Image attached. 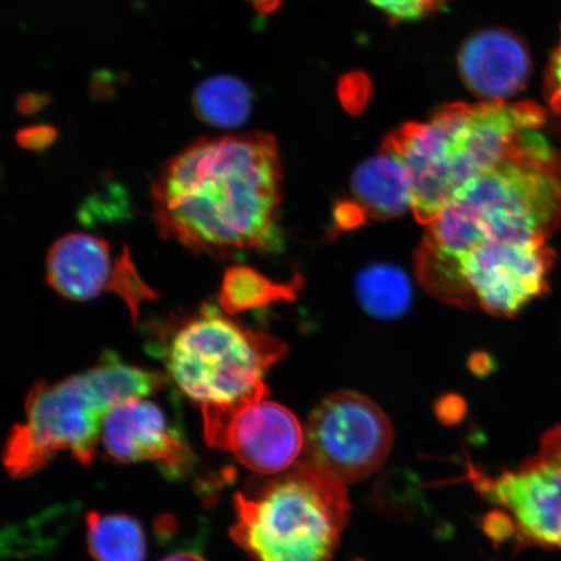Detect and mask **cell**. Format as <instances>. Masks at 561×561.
Returning a JSON list of instances; mask_svg holds the SVG:
<instances>
[{
	"label": "cell",
	"mask_w": 561,
	"mask_h": 561,
	"mask_svg": "<svg viewBox=\"0 0 561 561\" xmlns=\"http://www.w3.org/2000/svg\"><path fill=\"white\" fill-rule=\"evenodd\" d=\"M283 172L265 133L202 138L168 161L152 185L153 219L167 240L229 257L280 249Z\"/></svg>",
	"instance_id": "1"
},
{
	"label": "cell",
	"mask_w": 561,
	"mask_h": 561,
	"mask_svg": "<svg viewBox=\"0 0 561 561\" xmlns=\"http://www.w3.org/2000/svg\"><path fill=\"white\" fill-rule=\"evenodd\" d=\"M529 129L427 226L417 256L455 259L485 242L546 241L561 228V153Z\"/></svg>",
	"instance_id": "2"
},
{
	"label": "cell",
	"mask_w": 561,
	"mask_h": 561,
	"mask_svg": "<svg viewBox=\"0 0 561 561\" xmlns=\"http://www.w3.org/2000/svg\"><path fill=\"white\" fill-rule=\"evenodd\" d=\"M546 121L545 108L533 102L451 103L425 123L399 126L386 137L382 150L401 161L411 181L412 213L430 226L468 181Z\"/></svg>",
	"instance_id": "3"
},
{
	"label": "cell",
	"mask_w": 561,
	"mask_h": 561,
	"mask_svg": "<svg viewBox=\"0 0 561 561\" xmlns=\"http://www.w3.org/2000/svg\"><path fill=\"white\" fill-rule=\"evenodd\" d=\"M168 377L129 366L115 354L67 380L34 386L26 398L25 423L13 427L4 448L12 477L39 471L60 451L83 466L93 461L105 417L118 404L146 398L164 388Z\"/></svg>",
	"instance_id": "4"
},
{
	"label": "cell",
	"mask_w": 561,
	"mask_h": 561,
	"mask_svg": "<svg viewBox=\"0 0 561 561\" xmlns=\"http://www.w3.org/2000/svg\"><path fill=\"white\" fill-rule=\"evenodd\" d=\"M234 496L230 537L257 561H328L350 515L346 483L310 460Z\"/></svg>",
	"instance_id": "5"
},
{
	"label": "cell",
	"mask_w": 561,
	"mask_h": 561,
	"mask_svg": "<svg viewBox=\"0 0 561 561\" xmlns=\"http://www.w3.org/2000/svg\"><path fill=\"white\" fill-rule=\"evenodd\" d=\"M156 346L167 377L201 409L268 397L264 375L287 351L277 336L251 331L210 305L173 321Z\"/></svg>",
	"instance_id": "6"
},
{
	"label": "cell",
	"mask_w": 561,
	"mask_h": 561,
	"mask_svg": "<svg viewBox=\"0 0 561 561\" xmlns=\"http://www.w3.org/2000/svg\"><path fill=\"white\" fill-rule=\"evenodd\" d=\"M556 254L546 241L485 242L455 259L416 256L420 283L459 307L512 318L550 290Z\"/></svg>",
	"instance_id": "7"
},
{
	"label": "cell",
	"mask_w": 561,
	"mask_h": 561,
	"mask_svg": "<svg viewBox=\"0 0 561 561\" xmlns=\"http://www.w3.org/2000/svg\"><path fill=\"white\" fill-rule=\"evenodd\" d=\"M392 444L394 430L386 413L350 390L334 392L316 407L305 431L307 460L345 483L374 474Z\"/></svg>",
	"instance_id": "8"
},
{
	"label": "cell",
	"mask_w": 561,
	"mask_h": 561,
	"mask_svg": "<svg viewBox=\"0 0 561 561\" xmlns=\"http://www.w3.org/2000/svg\"><path fill=\"white\" fill-rule=\"evenodd\" d=\"M469 479L510 517L518 549L561 552V425L545 433L538 453L515 471L489 477L471 468Z\"/></svg>",
	"instance_id": "9"
},
{
	"label": "cell",
	"mask_w": 561,
	"mask_h": 561,
	"mask_svg": "<svg viewBox=\"0 0 561 561\" xmlns=\"http://www.w3.org/2000/svg\"><path fill=\"white\" fill-rule=\"evenodd\" d=\"M205 438L259 474H276L296 465L305 448V431L294 413L257 399L230 407L202 409Z\"/></svg>",
	"instance_id": "10"
},
{
	"label": "cell",
	"mask_w": 561,
	"mask_h": 561,
	"mask_svg": "<svg viewBox=\"0 0 561 561\" xmlns=\"http://www.w3.org/2000/svg\"><path fill=\"white\" fill-rule=\"evenodd\" d=\"M101 439L110 458L156 462L168 479H182L193 468L192 448L168 423L163 410L145 398L115 407L104 420Z\"/></svg>",
	"instance_id": "11"
},
{
	"label": "cell",
	"mask_w": 561,
	"mask_h": 561,
	"mask_svg": "<svg viewBox=\"0 0 561 561\" xmlns=\"http://www.w3.org/2000/svg\"><path fill=\"white\" fill-rule=\"evenodd\" d=\"M528 45L506 30L477 32L461 45L458 68L462 82L483 101H508L531 75Z\"/></svg>",
	"instance_id": "12"
},
{
	"label": "cell",
	"mask_w": 561,
	"mask_h": 561,
	"mask_svg": "<svg viewBox=\"0 0 561 561\" xmlns=\"http://www.w3.org/2000/svg\"><path fill=\"white\" fill-rule=\"evenodd\" d=\"M412 210V187L401 161L381 150L356 168L350 199L335 209V226L350 229L368 220H390Z\"/></svg>",
	"instance_id": "13"
},
{
	"label": "cell",
	"mask_w": 561,
	"mask_h": 561,
	"mask_svg": "<svg viewBox=\"0 0 561 561\" xmlns=\"http://www.w3.org/2000/svg\"><path fill=\"white\" fill-rule=\"evenodd\" d=\"M118 261L110 244L95 236L72 233L53 244L46 259V278L61 297L87 301L114 290Z\"/></svg>",
	"instance_id": "14"
},
{
	"label": "cell",
	"mask_w": 561,
	"mask_h": 561,
	"mask_svg": "<svg viewBox=\"0 0 561 561\" xmlns=\"http://www.w3.org/2000/svg\"><path fill=\"white\" fill-rule=\"evenodd\" d=\"M87 525L89 551L95 561L145 560L146 536L135 517L90 512Z\"/></svg>",
	"instance_id": "15"
},
{
	"label": "cell",
	"mask_w": 561,
	"mask_h": 561,
	"mask_svg": "<svg viewBox=\"0 0 561 561\" xmlns=\"http://www.w3.org/2000/svg\"><path fill=\"white\" fill-rule=\"evenodd\" d=\"M252 94L248 85L231 76H215L202 82L193 95L196 116L216 128L234 129L248 122Z\"/></svg>",
	"instance_id": "16"
},
{
	"label": "cell",
	"mask_w": 561,
	"mask_h": 561,
	"mask_svg": "<svg viewBox=\"0 0 561 561\" xmlns=\"http://www.w3.org/2000/svg\"><path fill=\"white\" fill-rule=\"evenodd\" d=\"M355 287L364 310L378 319L399 318L412 304L410 279L394 265L369 266L357 275Z\"/></svg>",
	"instance_id": "17"
},
{
	"label": "cell",
	"mask_w": 561,
	"mask_h": 561,
	"mask_svg": "<svg viewBox=\"0 0 561 561\" xmlns=\"http://www.w3.org/2000/svg\"><path fill=\"white\" fill-rule=\"evenodd\" d=\"M300 287V278L289 284H276L249 266L237 265L224 277L219 304L228 314L252 308L293 300Z\"/></svg>",
	"instance_id": "18"
},
{
	"label": "cell",
	"mask_w": 561,
	"mask_h": 561,
	"mask_svg": "<svg viewBox=\"0 0 561 561\" xmlns=\"http://www.w3.org/2000/svg\"><path fill=\"white\" fill-rule=\"evenodd\" d=\"M378 11L394 23H409L444 11L448 0H369Z\"/></svg>",
	"instance_id": "19"
},
{
	"label": "cell",
	"mask_w": 561,
	"mask_h": 561,
	"mask_svg": "<svg viewBox=\"0 0 561 561\" xmlns=\"http://www.w3.org/2000/svg\"><path fill=\"white\" fill-rule=\"evenodd\" d=\"M545 98L553 115L561 117V37L545 72Z\"/></svg>",
	"instance_id": "20"
},
{
	"label": "cell",
	"mask_w": 561,
	"mask_h": 561,
	"mask_svg": "<svg viewBox=\"0 0 561 561\" xmlns=\"http://www.w3.org/2000/svg\"><path fill=\"white\" fill-rule=\"evenodd\" d=\"M58 133L51 126L35 125L18 133V142L30 150H44L54 144Z\"/></svg>",
	"instance_id": "21"
},
{
	"label": "cell",
	"mask_w": 561,
	"mask_h": 561,
	"mask_svg": "<svg viewBox=\"0 0 561 561\" xmlns=\"http://www.w3.org/2000/svg\"><path fill=\"white\" fill-rule=\"evenodd\" d=\"M42 104H44V96L27 94L20 96L18 108L20 112H23V114H34V112H37L42 107Z\"/></svg>",
	"instance_id": "22"
},
{
	"label": "cell",
	"mask_w": 561,
	"mask_h": 561,
	"mask_svg": "<svg viewBox=\"0 0 561 561\" xmlns=\"http://www.w3.org/2000/svg\"><path fill=\"white\" fill-rule=\"evenodd\" d=\"M248 2L254 5V9L262 15H270L279 9L283 0H248Z\"/></svg>",
	"instance_id": "23"
},
{
	"label": "cell",
	"mask_w": 561,
	"mask_h": 561,
	"mask_svg": "<svg viewBox=\"0 0 561 561\" xmlns=\"http://www.w3.org/2000/svg\"><path fill=\"white\" fill-rule=\"evenodd\" d=\"M161 561H207V560L203 559L199 556H196V553L180 552V553H174V556L168 557Z\"/></svg>",
	"instance_id": "24"
}]
</instances>
